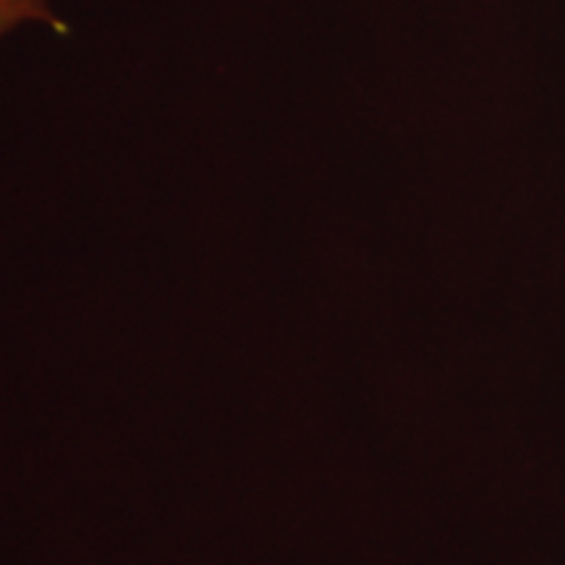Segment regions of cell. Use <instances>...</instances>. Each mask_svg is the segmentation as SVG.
Wrapping results in <instances>:
<instances>
[{"mask_svg": "<svg viewBox=\"0 0 565 565\" xmlns=\"http://www.w3.org/2000/svg\"><path fill=\"white\" fill-rule=\"evenodd\" d=\"M24 21H45V24H58L53 19L45 0H0V34L11 32L13 26Z\"/></svg>", "mask_w": 565, "mask_h": 565, "instance_id": "6da1fadb", "label": "cell"}]
</instances>
